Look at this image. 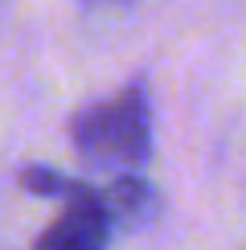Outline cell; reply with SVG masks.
<instances>
[{
	"label": "cell",
	"instance_id": "1",
	"mask_svg": "<svg viewBox=\"0 0 246 250\" xmlns=\"http://www.w3.org/2000/svg\"><path fill=\"white\" fill-rule=\"evenodd\" d=\"M70 144L90 172L140 176L152 160V99L144 82L90 99L70 119Z\"/></svg>",
	"mask_w": 246,
	"mask_h": 250
},
{
	"label": "cell",
	"instance_id": "2",
	"mask_svg": "<svg viewBox=\"0 0 246 250\" xmlns=\"http://www.w3.org/2000/svg\"><path fill=\"white\" fill-rule=\"evenodd\" d=\"M111 238H115V222L99 197V185L74 176L70 193L62 197V213L37 234L33 250H107Z\"/></svg>",
	"mask_w": 246,
	"mask_h": 250
},
{
	"label": "cell",
	"instance_id": "3",
	"mask_svg": "<svg viewBox=\"0 0 246 250\" xmlns=\"http://www.w3.org/2000/svg\"><path fill=\"white\" fill-rule=\"evenodd\" d=\"M90 4H107V8H123V4H136V0H90Z\"/></svg>",
	"mask_w": 246,
	"mask_h": 250
}]
</instances>
